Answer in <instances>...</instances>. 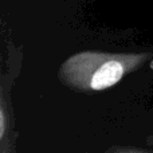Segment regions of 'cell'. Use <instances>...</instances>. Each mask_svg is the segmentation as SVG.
<instances>
[{"label": "cell", "mask_w": 153, "mask_h": 153, "mask_svg": "<svg viewBox=\"0 0 153 153\" xmlns=\"http://www.w3.org/2000/svg\"><path fill=\"white\" fill-rule=\"evenodd\" d=\"M126 69L128 66L124 61H118V59L103 61L90 76L89 87L95 91L109 89L121 81Z\"/></svg>", "instance_id": "cell-1"}, {"label": "cell", "mask_w": 153, "mask_h": 153, "mask_svg": "<svg viewBox=\"0 0 153 153\" xmlns=\"http://www.w3.org/2000/svg\"><path fill=\"white\" fill-rule=\"evenodd\" d=\"M4 132H5V117H4L1 108H0V140L4 136Z\"/></svg>", "instance_id": "cell-2"}]
</instances>
